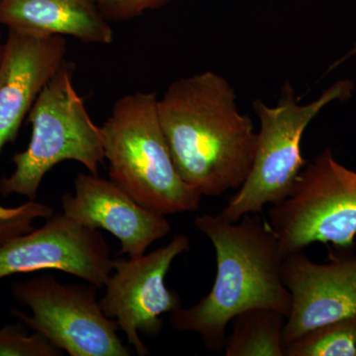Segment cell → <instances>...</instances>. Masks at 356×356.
<instances>
[{
    "label": "cell",
    "mask_w": 356,
    "mask_h": 356,
    "mask_svg": "<svg viewBox=\"0 0 356 356\" xmlns=\"http://www.w3.org/2000/svg\"><path fill=\"white\" fill-rule=\"evenodd\" d=\"M341 248L324 264L312 261L303 250L285 257L282 278L291 307L283 329L284 348L307 332L355 315L356 254L353 247Z\"/></svg>",
    "instance_id": "obj_10"
},
{
    "label": "cell",
    "mask_w": 356,
    "mask_h": 356,
    "mask_svg": "<svg viewBox=\"0 0 356 356\" xmlns=\"http://www.w3.org/2000/svg\"><path fill=\"white\" fill-rule=\"evenodd\" d=\"M74 72V65L65 60L33 105L28 114L31 140L25 151L14 154L13 173L0 180L2 196L17 194L35 200L44 175L67 161L98 175L105 161L102 128L77 93Z\"/></svg>",
    "instance_id": "obj_5"
},
{
    "label": "cell",
    "mask_w": 356,
    "mask_h": 356,
    "mask_svg": "<svg viewBox=\"0 0 356 356\" xmlns=\"http://www.w3.org/2000/svg\"><path fill=\"white\" fill-rule=\"evenodd\" d=\"M55 214V209L50 205L35 200L17 207L0 206V245L33 231L37 220H47Z\"/></svg>",
    "instance_id": "obj_16"
},
{
    "label": "cell",
    "mask_w": 356,
    "mask_h": 356,
    "mask_svg": "<svg viewBox=\"0 0 356 356\" xmlns=\"http://www.w3.org/2000/svg\"><path fill=\"white\" fill-rule=\"evenodd\" d=\"M63 213L89 228L105 229L121 243V254H146L156 241L168 235L172 226L159 214L134 200L111 179L81 172L74 192L62 197Z\"/></svg>",
    "instance_id": "obj_11"
},
{
    "label": "cell",
    "mask_w": 356,
    "mask_h": 356,
    "mask_svg": "<svg viewBox=\"0 0 356 356\" xmlns=\"http://www.w3.org/2000/svg\"><path fill=\"white\" fill-rule=\"evenodd\" d=\"M111 250L102 232L64 213L0 245V280L14 274L57 269L104 287L113 271Z\"/></svg>",
    "instance_id": "obj_9"
},
{
    "label": "cell",
    "mask_w": 356,
    "mask_h": 356,
    "mask_svg": "<svg viewBox=\"0 0 356 356\" xmlns=\"http://www.w3.org/2000/svg\"><path fill=\"white\" fill-rule=\"evenodd\" d=\"M97 289L88 282L64 284L51 275L18 281L11 286L13 298L32 314H11L70 356L131 355L116 321L103 312Z\"/></svg>",
    "instance_id": "obj_7"
},
{
    "label": "cell",
    "mask_w": 356,
    "mask_h": 356,
    "mask_svg": "<svg viewBox=\"0 0 356 356\" xmlns=\"http://www.w3.org/2000/svg\"><path fill=\"white\" fill-rule=\"evenodd\" d=\"M191 250L188 236H175L165 247L128 259H114L100 306L113 318L138 355H149L139 332L156 337L163 329L161 316L181 308V298L165 284L173 261Z\"/></svg>",
    "instance_id": "obj_8"
},
{
    "label": "cell",
    "mask_w": 356,
    "mask_h": 356,
    "mask_svg": "<svg viewBox=\"0 0 356 356\" xmlns=\"http://www.w3.org/2000/svg\"><path fill=\"white\" fill-rule=\"evenodd\" d=\"M268 222L283 257L315 243L351 248L356 238V172L325 149L307 163L291 193L271 206Z\"/></svg>",
    "instance_id": "obj_6"
},
{
    "label": "cell",
    "mask_w": 356,
    "mask_h": 356,
    "mask_svg": "<svg viewBox=\"0 0 356 356\" xmlns=\"http://www.w3.org/2000/svg\"><path fill=\"white\" fill-rule=\"evenodd\" d=\"M355 56H356V44L350 51H348V53H346V55L343 56V58H339V60H337L336 63H334V64L331 65V67H330V70L336 69V67H339V65L343 64V62L348 60V58L355 57Z\"/></svg>",
    "instance_id": "obj_19"
},
{
    "label": "cell",
    "mask_w": 356,
    "mask_h": 356,
    "mask_svg": "<svg viewBox=\"0 0 356 356\" xmlns=\"http://www.w3.org/2000/svg\"><path fill=\"white\" fill-rule=\"evenodd\" d=\"M0 26L83 43L109 44L114 40L109 20L90 0H0Z\"/></svg>",
    "instance_id": "obj_13"
},
{
    "label": "cell",
    "mask_w": 356,
    "mask_h": 356,
    "mask_svg": "<svg viewBox=\"0 0 356 356\" xmlns=\"http://www.w3.org/2000/svg\"><path fill=\"white\" fill-rule=\"evenodd\" d=\"M109 21L135 19L165 6L170 0H90Z\"/></svg>",
    "instance_id": "obj_18"
},
{
    "label": "cell",
    "mask_w": 356,
    "mask_h": 356,
    "mask_svg": "<svg viewBox=\"0 0 356 356\" xmlns=\"http://www.w3.org/2000/svg\"><path fill=\"white\" fill-rule=\"evenodd\" d=\"M231 323L233 332L227 337L225 355L285 356L282 336L286 316L271 309H250Z\"/></svg>",
    "instance_id": "obj_14"
},
{
    "label": "cell",
    "mask_w": 356,
    "mask_h": 356,
    "mask_svg": "<svg viewBox=\"0 0 356 356\" xmlns=\"http://www.w3.org/2000/svg\"><path fill=\"white\" fill-rule=\"evenodd\" d=\"M285 356H356V314L307 332L284 348Z\"/></svg>",
    "instance_id": "obj_15"
},
{
    "label": "cell",
    "mask_w": 356,
    "mask_h": 356,
    "mask_svg": "<svg viewBox=\"0 0 356 356\" xmlns=\"http://www.w3.org/2000/svg\"><path fill=\"white\" fill-rule=\"evenodd\" d=\"M2 55H3V44L0 43V62H1Z\"/></svg>",
    "instance_id": "obj_20"
},
{
    "label": "cell",
    "mask_w": 356,
    "mask_h": 356,
    "mask_svg": "<svg viewBox=\"0 0 356 356\" xmlns=\"http://www.w3.org/2000/svg\"><path fill=\"white\" fill-rule=\"evenodd\" d=\"M67 39L10 31L0 62V154L14 142L41 91L63 67Z\"/></svg>",
    "instance_id": "obj_12"
},
{
    "label": "cell",
    "mask_w": 356,
    "mask_h": 356,
    "mask_svg": "<svg viewBox=\"0 0 356 356\" xmlns=\"http://www.w3.org/2000/svg\"><path fill=\"white\" fill-rule=\"evenodd\" d=\"M355 83L339 79L323 91L317 99L299 102L289 81L281 88L273 106L257 99L252 109L259 122L254 161L247 179L220 213L229 222L248 214L261 213L267 205L284 200L291 193L308 161L302 154L307 128L321 112L336 102L350 99Z\"/></svg>",
    "instance_id": "obj_4"
},
{
    "label": "cell",
    "mask_w": 356,
    "mask_h": 356,
    "mask_svg": "<svg viewBox=\"0 0 356 356\" xmlns=\"http://www.w3.org/2000/svg\"><path fill=\"white\" fill-rule=\"evenodd\" d=\"M355 247H356V238H355Z\"/></svg>",
    "instance_id": "obj_21"
},
{
    "label": "cell",
    "mask_w": 356,
    "mask_h": 356,
    "mask_svg": "<svg viewBox=\"0 0 356 356\" xmlns=\"http://www.w3.org/2000/svg\"><path fill=\"white\" fill-rule=\"evenodd\" d=\"M156 109L185 184L208 197L242 186L254 161L257 131L238 108L226 77L205 70L177 79L158 97Z\"/></svg>",
    "instance_id": "obj_1"
},
{
    "label": "cell",
    "mask_w": 356,
    "mask_h": 356,
    "mask_svg": "<svg viewBox=\"0 0 356 356\" xmlns=\"http://www.w3.org/2000/svg\"><path fill=\"white\" fill-rule=\"evenodd\" d=\"M261 213L229 222L221 215L196 217V228L216 252L217 273L210 292L189 308L170 313L175 331L200 334L210 350H224L228 325L250 309H271L288 316L291 297L283 283L280 241Z\"/></svg>",
    "instance_id": "obj_2"
},
{
    "label": "cell",
    "mask_w": 356,
    "mask_h": 356,
    "mask_svg": "<svg viewBox=\"0 0 356 356\" xmlns=\"http://www.w3.org/2000/svg\"><path fill=\"white\" fill-rule=\"evenodd\" d=\"M64 351L39 332L29 336L19 325L0 329V356H60Z\"/></svg>",
    "instance_id": "obj_17"
},
{
    "label": "cell",
    "mask_w": 356,
    "mask_h": 356,
    "mask_svg": "<svg viewBox=\"0 0 356 356\" xmlns=\"http://www.w3.org/2000/svg\"><path fill=\"white\" fill-rule=\"evenodd\" d=\"M154 93L122 96L102 126L110 179L166 216L200 209L203 196L178 175L159 124Z\"/></svg>",
    "instance_id": "obj_3"
}]
</instances>
